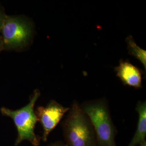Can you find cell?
<instances>
[{"mask_svg":"<svg viewBox=\"0 0 146 146\" xmlns=\"http://www.w3.org/2000/svg\"><path fill=\"white\" fill-rule=\"evenodd\" d=\"M61 123L67 146H98L94 128L77 101L69 108Z\"/></svg>","mask_w":146,"mask_h":146,"instance_id":"1","label":"cell"},{"mask_svg":"<svg viewBox=\"0 0 146 146\" xmlns=\"http://www.w3.org/2000/svg\"><path fill=\"white\" fill-rule=\"evenodd\" d=\"M80 107L94 128L98 146H116L115 137L117 131L111 119L106 99L86 101Z\"/></svg>","mask_w":146,"mask_h":146,"instance_id":"2","label":"cell"},{"mask_svg":"<svg viewBox=\"0 0 146 146\" xmlns=\"http://www.w3.org/2000/svg\"><path fill=\"white\" fill-rule=\"evenodd\" d=\"M40 95V90L36 89L31 96L29 103L23 107L15 110L5 107L1 109L3 115L10 117L14 122L17 131L16 146L24 140L30 142L34 146H39L40 143L41 137L37 135L35 133V128L38 120L34 110L35 104Z\"/></svg>","mask_w":146,"mask_h":146,"instance_id":"3","label":"cell"},{"mask_svg":"<svg viewBox=\"0 0 146 146\" xmlns=\"http://www.w3.org/2000/svg\"><path fill=\"white\" fill-rule=\"evenodd\" d=\"M0 33L4 50H19L31 41L33 27L31 21L24 16L7 15Z\"/></svg>","mask_w":146,"mask_h":146,"instance_id":"4","label":"cell"},{"mask_svg":"<svg viewBox=\"0 0 146 146\" xmlns=\"http://www.w3.org/2000/svg\"><path fill=\"white\" fill-rule=\"evenodd\" d=\"M69 110V107H65L58 102L52 100L46 107L40 106L35 111L38 121L42 125L43 141L46 142L51 131L60 123L64 114Z\"/></svg>","mask_w":146,"mask_h":146,"instance_id":"5","label":"cell"},{"mask_svg":"<svg viewBox=\"0 0 146 146\" xmlns=\"http://www.w3.org/2000/svg\"><path fill=\"white\" fill-rule=\"evenodd\" d=\"M115 72L124 85L135 88H142L143 72L128 60H120L119 65L115 67Z\"/></svg>","mask_w":146,"mask_h":146,"instance_id":"6","label":"cell"},{"mask_svg":"<svg viewBox=\"0 0 146 146\" xmlns=\"http://www.w3.org/2000/svg\"><path fill=\"white\" fill-rule=\"evenodd\" d=\"M135 110L139 115L137 128L128 146H137L146 141V101H139Z\"/></svg>","mask_w":146,"mask_h":146,"instance_id":"7","label":"cell"},{"mask_svg":"<svg viewBox=\"0 0 146 146\" xmlns=\"http://www.w3.org/2000/svg\"><path fill=\"white\" fill-rule=\"evenodd\" d=\"M127 49L129 55L133 56L143 64L145 71L146 69V51L139 47L135 42L133 37L129 35L125 39Z\"/></svg>","mask_w":146,"mask_h":146,"instance_id":"8","label":"cell"},{"mask_svg":"<svg viewBox=\"0 0 146 146\" xmlns=\"http://www.w3.org/2000/svg\"><path fill=\"white\" fill-rule=\"evenodd\" d=\"M7 15H6L5 11L3 8L0 5V29L3 25V23L5 20V17Z\"/></svg>","mask_w":146,"mask_h":146,"instance_id":"9","label":"cell"},{"mask_svg":"<svg viewBox=\"0 0 146 146\" xmlns=\"http://www.w3.org/2000/svg\"><path fill=\"white\" fill-rule=\"evenodd\" d=\"M48 146H67L64 142L61 141H56L51 143Z\"/></svg>","mask_w":146,"mask_h":146,"instance_id":"10","label":"cell"},{"mask_svg":"<svg viewBox=\"0 0 146 146\" xmlns=\"http://www.w3.org/2000/svg\"><path fill=\"white\" fill-rule=\"evenodd\" d=\"M4 50V48H3V41H2V37L0 35V52Z\"/></svg>","mask_w":146,"mask_h":146,"instance_id":"11","label":"cell"},{"mask_svg":"<svg viewBox=\"0 0 146 146\" xmlns=\"http://www.w3.org/2000/svg\"><path fill=\"white\" fill-rule=\"evenodd\" d=\"M137 146H146V141L145 142H143V143H141L140 145H138Z\"/></svg>","mask_w":146,"mask_h":146,"instance_id":"12","label":"cell"}]
</instances>
